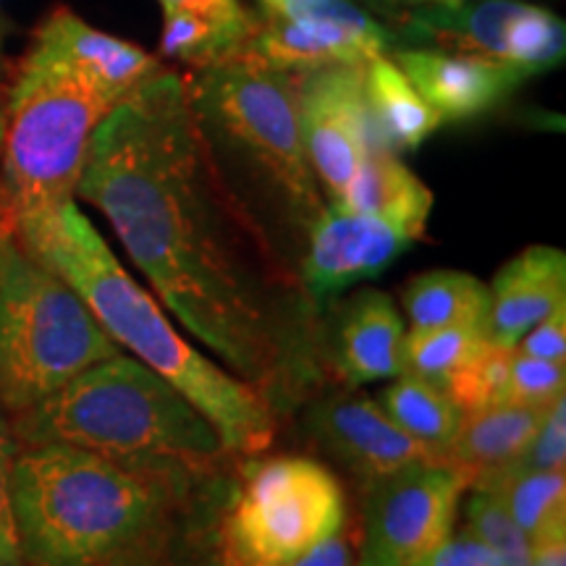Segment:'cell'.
<instances>
[{"label":"cell","mask_w":566,"mask_h":566,"mask_svg":"<svg viewBox=\"0 0 566 566\" xmlns=\"http://www.w3.org/2000/svg\"><path fill=\"white\" fill-rule=\"evenodd\" d=\"M76 197L226 370L268 399L307 367L289 279L226 192L181 74L160 66L97 124Z\"/></svg>","instance_id":"obj_1"},{"label":"cell","mask_w":566,"mask_h":566,"mask_svg":"<svg viewBox=\"0 0 566 566\" xmlns=\"http://www.w3.org/2000/svg\"><path fill=\"white\" fill-rule=\"evenodd\" d=\"M9 229L82 296L122 352L179 388L208 417L229 454L254 457L273 443L271 401L179 334L158 296L132 279L76 200Z\"/></svg>","instance_id":"obj_2"},{"label":"cell","mask_w":566,"mask_h":566,"mask_svg":"<svg viewBox=\"0 0 566 566\" xmlns=\"http://www.w3.org/2000/svg\"><path fill=\"white\" fill-rule=\"evenodd\" d=\"M21 446H71L174 488L229 454L192 401L132 354H116L13 417Z\"/></svg>","instance_id":"obj_3"},{"label":"cell","mask_w":566,"mask_h":566,"mask_svg":"<svg viewBox=\"0 0 566 566\" xmlns=\"http://www.w3.org/2000/svg\"><path fill=\"white\" fill-rule=\"evenodd\" d=\"M176 491L71 446H24L13 512L27 566L118 564L155 535Z\"/></svg>","instance_id":"obj_4"},{"label":"cell","mask_w":566,"mask_h":566,"mask_svg":"<svg viewBox=\"0 0 566 566\" xmlns=\"http://www.w3.org/2000/svg\"><path fill=\"white\" fill-rule=\"evenodd\" d=\"M3 218V216H0ZM122 354L82 296L0 221V415L30 412L87 367Z\"/></svg>","instance_id":"obj_5"},{"label":"cell","mask_w":566,"mask_h":566,"mask_svg":"<svg viewBox=\"0 0 566 566\" xmlns=\"http://www.w3.org/2000/svg\"><path fill=\"white\" fill-rule=\"evenodd\" d=\"M187 87L205 137L231 147L307 237L328 200L304 150L296 76L237 53L202 66Z\"/></svg>","instance_id":"obj_6"},{"label":"cell","mask_w":566,"mask_h":566,"mask_svg":"<svg viewBox=\"0 0 566 566\" xmlns=\"http://www.w3.org/2000/svg\"><path fill=\"white\" fill-rule=\"evenodd\" d=\"M116 105L66 76L17 66L3 97L0 205L19 226L76 200L92 132Z\"/></svg>","instance_id":"obj_7"},{"label":"cell","mask_w":566,"mask_h":566,"mask_svg":"<svg viewBox=\"0 0 566 566\" xmlns=\"http://www.w3.org/2000/svg\"><path fill=\"white\" fill-rule=\"evenodd\" d=\"M346 495L317 459H250L226 509L221 566H286L344 530Z\"/></svg>","instance_id":"obj_8"},{"label":"cell","mask_w":566,"mask_h":566,"mask_svg":"<svg viewBox=\"0 0 566 566\" xmlns=\"http://www.w3.org/2000/svg\"><path fill=\"white\" fill-rule=\"evenodd\" d=\"M470 475L454 462H424L367 485L357 566H420L454 533Z\"/></svg>","instance_id":"obj_9"},{"label":"cell","mask_w":566,"mask_h":566,"mask_svg":"<svg viewBox=\"0 0 566 566\" xmlns=\"http://www.w3.org/2000/svg\"><path fill=\"white\" fill-rule=\"evenodd\" d=\"M412 30L420 40H433L436 48L499 61L525 80L558 66L566 51L564 21L520 0L433 6L415 13Z\"/></svg>","instance_id":"obj_10"},{"label":"cell","mask_w":566,"mask_h":566,"mask_svg":"<svg viewBox=\"0 0 566 566\" xmlns=\"http://www.w3.org/2000/svg\"><path fill=\"white\" fill-rule=\"evenodd\" d=\"M363 66L294 74L304 150L328 202L342 200L365 153L378 147L367 116Z\"/></svg>","instance_id":"obj_11"},{"label":"cell","mask_w":566,"mask_h":566,"mask_svg":"<svg viewBox=\"0 0 566 566\" xmlns=\"http://www.w3.org/2000/svg\"><path fill=\"white\" fill-rule=\"evenodd\" d=\"M304 428L328 457L365 485L424 462H451L396 424L384 407L363 394H331L310 407Z\"/></svg>","instance_id":"obj_12"},{"label":"cell","mask_w":566,"mask_h":566,"mask_svg":"<svg viewBox=\"0 0 566 566\" xmlns=\"http://www.w3.org/2000/svg\"><path fill=\"white\" fill-rule=\"evenodd\" d=\"M19 66L66 76L118 105L160 69L158 59L122 38H113L69 9H55L34 30Z\"/></svg>","instance_id":"obj_13"},{"label":"cell","mask_w":566,"mask_h":566,"mask_svg":"<svg viewBox=\"0 0 566 566\" xmlns=\"http://www.w3.org/2000/svg\"><path fill=\"white\" fill-rule=\"evenodd\" d=\"M415 239L380 218L325 205L304 237L302 292L310 302H331L346 289L370 281L405 254Z\"/></svg>","instance_id":"obj_14"},{"label":"cell","mask_w":566,"mask_h":566,"mask_svg":"<svg viewBox=\"0 0 566 566\" xmlns=\"http://www.w3.org/2000/svg\"><path fill=\"white\" fill-rule=\"evenodd\" d=\"M506 354L478 325L407 331L405 373L441 388L467 415L501 405Z\"/></svg>","instance_id":"obj_15"},{"label":"cell","mask_w":566,"mask_h":566,"mask_svg":"<svg viewBox=\"0 0 566 566\" xmlns=\"http://www.w3.org/2000/svg\"><path fill=\"white\" fill-rule=\"evenodd\" d=\"M394 61L441 122H467L491 111L525 82L504 63L446 48H407Z\"/></svg>","instance_id":"obj_16"},{"label":"cell","mask_w":566,"mask_h":566,"mask_svg":"<svg viewBox=\"0 0 566 566\" xmlns=\"http://www.w3.org/2000/svg\"><path fill=\"white\" fill-rule=\"evenodd\" d=\"M407 325L396 302L380 289H363L338 310L331 334V367L349 386L405 375Z\"/></svg>","instance_id":"obj_17"},{"label":"cell","mask_w":566,"mask_h":566,"mask_svg":"<svg viewBox=\"0 0 566 566\" xmlns=\"http://www.w3.org/2000/svg\"><path fill=\"white\" fill-rule=\"evenodd\" d=\"M488 334L499 349H514L533 325L566 307V254L533 244L501 265L491 286Z\"/></svg>","instance_id":"obj_18"},{"label":"cell","mask_w":566,"mask_h":566,"mask_svg":"<svg viewBox=\"0 0 566 566\" xmlns=\"http://www.w3.org/2000/svg\"><path fill=\"white\" fill-rule=\"evenodd\" d=\"M242 53L271 69L302 74L325 66H363L373 55L388 53V45L342 27L302 24L268 13Z\"/></svg>","instance_id":"obj_19"},{"label":"cell","mask_w":566,"mask_h":566,"mask_svg":"<svg viewBox=\"0 0 566 566\" xmlns=\"http://www.w3.org/2000/svg\"><path fill=\"white\" fill-rule=\"evenodd\" d=\"M331 205L394 223L417 242L424 237V226L433 210V192L409 171L399 155L373 147L365 153L342 200Z\"/></svg>","instance_id":"obj_20"},{"label":"cell","mask_w":566,"mask_h":566,"mask_svg":"<svg viewBox=\"0 0 566 566\" xmlns=\"http://www.w3.org/2000/svg\"><path fill=\"white\" fill-rule=\"evenodd\" d=\"M548 407L493 405L467 412L449 459L470 475V483H485L520 464L541 428Z\"/></svg>","instance_id":"obj_21"},{"label":"cell","mask_w":566,"mask_h":566,"mask_svg":"<svg viewBox=\"0 0 566 566\" xmlns=\"http://www.w3.org/2000/svg\"><path fill=\"white\" fill-rule=\"evenodd\" d=\"M365 103L370 116L375 145L391 153H407L420 147L443 122L422 101L415 84L407 80L399 63L386 53L373 55L363 66Z\"/></svg>","instance_id":"obj_22"},{"label":"cell","mask_w":566,"mask_h":566,"mask_svg":"<svg viewBox=\"0 0 566 566\" xmlns=\"http://www.w3.org/2000/svg\"><path fill=\"white\" fill-rule=\"evenodd\" d=\"M160 53L202 69L242 53L247 40L258 30V17L239 0L216 6L208 11L166 9L163 11Z\"/></svg>","instance_id":"obj_23"},{"label":"cell","mask_w":566,"mask_h":566,"mask_svg":"<svg viewBox=\"0 0 566 566\" xmlns=\"http://www.w3.org/2000/svg\"><path fill=\"white\" fill-rule=\"evenodd\" d=\"M401 304L412 331L446 328V325L488 328L491 289L472 273L438 268L415 275L405 286Z\"/></svg>","instance_id":"obj_24"},{"label":"cell","mask_w":566,"mask_h":566,"mask_svg":"<svg viewBox=\"0 0 566 566\" xmlns=\"http://www.w3.org/2000/svg\"><path fill=\"white\" fill-rule=\"evenodd\" d=\"M375 401L415 441L449 457L464 422L462 407L449 394L405 373L394 378Z\"/></svg>","instance_id":"obj_25"},{"label":"cell","mask_w":566,"mask_h":566,"mask_svg":"<svg viewBox=\"0 0 566 566\" xmlns=\"http://www.w3.org/2000/svg\"><path fill=\"white\" fill-rule=\"evenodd\" d=\"M495 488L530 543L566 535V475L543 470H509L478 483Z\"/></svg>","instance_id":"obj_26"},{"label":"cell","mask_w":566,"mask_h":566,"mask_svg":"<svg viewBox=\"0 0 566 566\" xmlns=\"http://www.w3.org/2000/svg\"><path fill=\"white\" fill-rule=\"evenodd\" d=\"M467 530L483 541L501 556L504 566H527L530 562V541L527 535L516 527L509 509L495 488L475 485V493L467 501Z\"/></svg>","instance_id":"obj_27"},{"label":"cell","mask_w":566,"mask_h":566,"mask_svg":"<svg viewBox=\"0 0 566 566\" xmlns=\"http://www.w3.org/2000/svg\"><path fill=\"white\" fill-rule=\"evenodd\" d=\"M566 391V365L530 357L516 349L506 354L504 396L501 405L551 407Z\"/></svg>","instance_id":"obj_28"},{"label":"cell","mask_w":566,"mask_h":566,"mask_svg":"<svg viewBox=\"0 0 566 566\" xmlns=\"http://www.w3.org/2000/svg\"><path fill=\"white\" fill-rule=\"evenodd\" d=\"M260 6L273 17L302 21V24L342 27V30L365 34V38L391 48V34H388L386 27L367 17L352 0H260Z\"/></svg>","instance_id":"obj_29"},{"label":"cell","mask_w":566,"mask_h":566,"mask_svg":"<svg viewBox=\"0 0 566 566\" xmlns=\"http://www.w3.org/2000/svg\"><path fill=\"white\" fill-rule=\"evenodd\" d=\"M19 451L21 443L13 433L11 420L0 415V566H27L17 512H13V464Z\"/></svg>","instance_id":"obj_30"},{"label":"cell","mask_w":566,"mask_h":566,"mask_svg":"<svg viewBox=\"0 0 566 566\" xmlns=\"http://www.w3.org/2000/svg\"><path fill=\"white\" fill-rule=\"evenodd\" d=\"M566 467V399H556L543 417L541 428L512 470H543V472H564Z\"/></svg>","instance_id":"obj_31"},{"label":"cell","mask_w":566,"mask_h":566,"mask_svg":"<svg viewBox=\"0 0 566 566\" xmlns=\"http://www.w3.org/2000/svg\"><path fill=\"white\" fill-rule=\"evenodd\" d=\"M514 349L530 354V357L566 365V307L556 310V313L533 325Z\"/></svg>","instance_id":"obj_32"},{"label":"cell","mask_w":566,"mask_h":566,"mask_svg":"<svg viewBox=\"0 0 566 566\" xmlns=\"http://www.w3.org/2000/svg\"><path fill=\"white\" fill-rule=\"evenodd\" d=\"M420 566H504V562L464 527L459 533H451L449 541Z\"/></svg>","instance_id":"obj_33"},{"label":"cell","mask_w":566,"mask_h":566,"mask_svg":"<svg viewBox=\"0 0 566 566\" xmlns=\"http://www.w3.org/2000/svg\"><path fill=\"white\" fill-rule=\"evenodd\" d=\"M286 566H357V551H354L349 537L344 535V530H338L336 535L325 537L313 551H307V554Z\"/></svg>","instance_id":"obj_34"},{"label":"cell","mask_w":566,"mask_h":566,"mask_svg":"<svg viewBox=\"0 0 566 566\" xmlns=\"http://www.w3.org/2000/svg\"><path fill=\"white\" fill-rule=\"evenodd\" d=\"M231 3V0H160L163 11L166 9H192V11H208L216 9V6Z\"/></svg>","instance_id":"obj_35"},{"label":"cell","mask_w":566,"mask_h":566,"mask_svg":"<svg viewBox=\"0 0 566 566\" xmlns=\"http://www.w3.org/2000/svg\"><path fill=\"white\" fill-rule=\"evenodd\" d=\"M415 3H433V6H459L464 0H415Z\"/></svg>","instance_id":"obj_36"},{"label":"cell","mask_w":566,"mask_h":566,"mask_svg":"<svg viewBox=\"0 0 566 566\" xmlns=\"http://www.w3.org/2000/svg\"><path fill=\"white\" fill-rule=\"evenodd\" d=\"M0 145H3V92H0Z\"/></svg>","instance_id":"obj_37"},{"label":"cell","mask_w":566,"mask_h":566,"mask_svg":"<svg viewBox=\"0 0 566 566\" xmlns=\"http://www.w3.org/2000/svg\"><path fill=\"white\" fill-rule=\"evenodd\" d=\"M3 32H6V24H3V19H0V45H3Z\"/></svg>","instance_id":"obj_38"},{"label":"cell","mask_w":566,"mask_h":566,"mask_svg":"<svg viewBox=\"0 0 566 566\" xmlns=\"http://www.w3.org/2000/svg\"><path fill=\"white\" fill-rule=\"evenodd\" d=\"M0 212H3V205H0Z\"/></svg>","instance_id":"obj_39"},{"label":"cell","mask_w":566,"mask_h":566,"mask_svg":"<svg viewBox=\"0 0 566 566\" xmlns=\"http://www.w3.org/2000/svg\"><path fill=\"white\" fill-rule=\"evenodd\" d=\"M0 221H3V218H0Z\"/></svg>","instance_id":"obj_40"},{"label":"cell","mask_w":566,"mask_h":566,"mask_svg":"<svg viewBox=\"0 0 566 566\" xmlns=\"http://www.w3.org/2000/svg\"><path fill=\"white\" fill-rule=\"evenodd\" d=\"M218 566H221V564H218Z\"/></svg>","instance_id":"obj_41"}]
</instances>
